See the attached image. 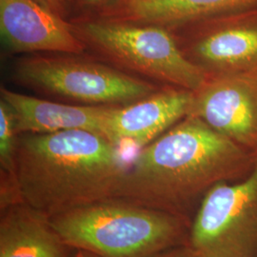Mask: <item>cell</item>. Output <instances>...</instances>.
<instances>
[{
    "label": "cell",
    "mask_w": 257,
    "mask_h": 257,
    "mask_svg": "<svg viewBox=\"0 0 257 257\" xmlns=\"http://www.w3.org/2000/svg\"><path fill=\"white\" fill-rule=\"evenodd\" d=\"M49 218L24 201L0 210V257H71Z\"/></svg>",
    "instance_id": "7c38bea8"
},
{
    "label": "cell",
    "mask_w": 257,
    "mask_h": 257,
    "mask_svg": "<svg viewBox=\"0 0 257 257\" xmlns=\"http://www.w3.org/2000/svg\"><path fill=\"white\" fill-rule=\"evenodd\" d=\"M74 250L99 257H155L190 243L185 218L119 197L92 203L49 218Z\"/></svg>",
    "instance_id": "3957f363"
},
{
    "label": "cell",
    "mask_w": 257,
    "mask_h": 257,
    "mask_svg": "<svg viewBox=\"0 0 257 257\" xmlns=\"http://www.w3.org/2000/svg\"><path fill=\"white\" fill-rule=\"evenodd\" d=\"M1 100L7 103L21 134H51L83 130L103 136L104 126L114 106L69 105L28 96L1 88Z\"/></svg>",
    "instance_id": "8fae6325"
},
{
    "label": "cell",
    "mask_w": 257,
    "mask_h": 257,
    "mask_svg": "<svg viewBox=\"0 0 257 257\" xmlns=\"http://www.w3.org/2000/svg\"><path fill=\"white\" fill-rule=\"evenodd\" d=\"M0 33L15 53L80 55L85 49L72 25L35 0H0Z\"/></svg>",
    "instance_id": "30bf717a"
},
{
    "label": "cell",
    "mask_w": 257,
    "mask_h": 257,
    "mask_svg": "<svg viewBox=\"0 0 257 257\" xmlns=\"http://www.w3.org/2000/svg\"><path fill=\"white\" fill-rule=\"evenodd\" d=\"M83 37L111 60L168 87L194 92L206 74L184 55L169 28L118 21H92Z\"/></svg>",
    "instance_id": "277c9868"
},
{
    "label": "cell",
    "mask_w": 257,
    "mask_h": 257,
    "mask_svg": "<svg viewBox=\"0 0 257 257\" xmlns=\"http://www.w3.org/2000/svg\"><path fill=\"white\" fill-rule=\"evenodd\" d=\"M254 8L257 0H128L127 12L141 24L173 29Z\"/></svg>",
    "instance_id": "4fadbf2b"
},
{
    "label": "cell",
    "mask_w": 257,
    "mask_h": 257,
    "mask_svg": "<svg viewBox=\"0 0 257 257\" xmlns=\"http://www.w3.org/2000/svg\"><path fill=\"white\" fill-rule=\"evenodd\" d=\"M189 115L257 153V74L207 78L193 92Z\"/></svg>",
    "instance_id": "ba28073f"
},
{
    "label": "cell",
    "mask_w": 257,
    "mask_h": 257,
    "mask_svg": "<svg viewBox=\"0 0 257 257\" xmlns=\"http://www.w3.org/2000/svg\"><path fill=\"white\" fill-rule=\"evenodd\" d=\"M257 153L188 115L137 152L116 197L192 222L206 194L247 177Z\"/></svg>",
    "instance_id": "6da1fadb"
},
{
    "label": "cell",
    "mask_w": 257,
    "mask_h": 257,
    "mask_svg": "<svg viewBox=\"0 0 257 257\" xmlns=\"http://www.w3.org/2000/svg\"><path fill=\"white\" fill-rule=\"evenodd\" d=\"M71 257H77V254H76V250H75V252H74V254L72 255Z\"/></svg>",
    "instance_id": "d6986e66"
},
{
    "label": "cell",
    "mask_w": 257,
    "mask_h": 257,
    "mask_svg": "<svg viewBox=\"0 0 257 257\" xmlns=\"http://www.w3.org/2000/svg\"><path fill=\"white\" fill-rule=\"evenodd\" d=\"M190 244L207 257H257V161L244 179L217 184L206 194Z\"/></svg>",
    "instance_id": "8992f818"
},
{
    "label": "cell",
    "mask_w": 257,
    "mask_h": 257,
    "mask_svg": "<svg viewBox=\"0 0 257 257\" xmlns=\"http://www.w3.org/2000/svg\"><path fill=\"white\" fill-rule=\"evenodd\" d=\"M76 254H77V257H99L89 252V251H85V250H76Z\"/></svg>",
    "instance_id": "ac0fdd59"
},
{
    "label": "cell",
    "mask_w": 257,
    "mask_h": 257,
    "mask_svg": "<svg viewBox=\"0 0 257 257\" xmlns=\"http://www.w3.org/2000/svg\"><path fill=\"white\" fill-rule=\"evenodd\" d=\"M128 165L122 149L93 132L21 134L15 176L24 202L51 218L116 197Z\"/></svg>",
    "instance_id": "7a4b0ae2"
},
{
    "label": "cell",
    "mask_w": 257,
    "mask_h": 257,
    "mask_svg": "<svg viewBox=\"0 0 257 257\" xmlns=\"http://www.w3.org/2000/svg\"><path fill=\"white\" fill-rule=\"evenodd\" d=\"M14 73L19 82L82 105L124 106L159 90L109 66L65 56L24 57Z\"/></svg>",
    "instance_id": "5b68a950"
},
{
    "label": "cell",
    "mask_w": 257,
    "mask_h": 257,
    "mask_svg": "<svg viewBox=\"0 0 257 257\" xmlns=\"http://www.w3.org/2000/svg\"><path fill=\"white\" fill-rule=\"evenodd\" d=\"M170 30L207 78L257 74V8Z\"/></svg>",
    "instance_id": "52a82bcc"
},
{
    "label": "cell",
    "mask_w": 257,
    "mask_h": 257,
    "mask_svg": "<svg viewBox=\"0 0 257 257\" xmlns=\"http://www.w3.org/2000/svg\"><path fill=\"white\" fill-rule=\"evenodd\" d=\"M48 10L62 16L66 10V0H35Z\"/></svg>",
    "instance_id": "2e32d148"
},
{
    "label": "cell",
    "mask_w": 257,
    "mask_h": 257,
    "mask_svg": "<svg viewBox=\"0 0 257 257\" xmlns=\"http://www.w3.org/2000/svg\"><path fill=\"white\" fill-rule=\"evenodd\" d=\"M155 257H207L200 250L189 244L168 248Z\"/></svg>",
    "instance_id": "9a60e30c"
},
{
    "label": "cell",
    "mask_w": 257,
    "mask_h": 257,
    "mask_svg": "<svg viewBox=\"0 0 257 257\" xmlns=\"http://www.w3.org/2000/svg\"><path fill=\"white\" fill-rule=\"evenodd\" d=\"M19 134L14 113L7 103L0 101V168L1 172L15 176L16 153Z\"/></svg>",
    "instance_id": "5bb4252c"
},
{
    "label": "cell",
    "mask_w": 257,
    "mask_h": 257,
    "mask_svg": "<svg viewBox=\"0 0 257 257\" xmlns=\"http://www.w3.org/2000/svg\"><path fill=\"white\" fill-rule=\"evenodd\" d=\"M192 101V91L167 87L128 105L114 106L103 137L123 151L138 152L188 116Z\"/></svg>",
    "instance_id": "9c48e42d"
},
{
    "label": "cell",
    "mask_w": 257,
    "mask_h": 257,
    "mask_svg": "<svg viewBox=\"0 0 257 257\" xmlns=\"http://www.w3.org/2000/svg\"><path fill=\"white\" fill-rule=\"evenodd\" d=\"M116 0H83V2L91 7H103L106 5H110Z\"/></svg>",
    "instance_id": "e0dca14e"
}]
</instances>
